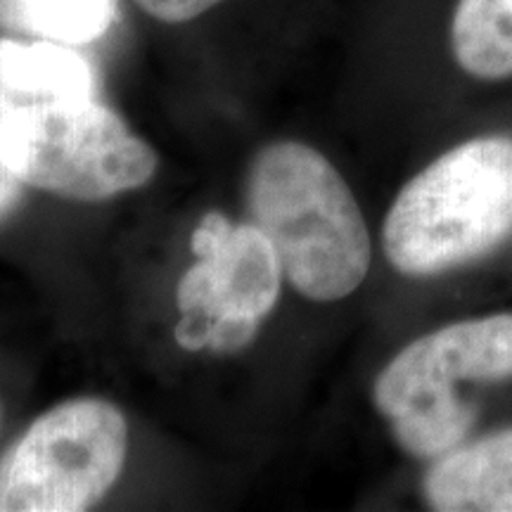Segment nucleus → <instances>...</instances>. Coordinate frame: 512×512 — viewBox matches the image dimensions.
Instances as JSON below:
<instances>
[{
    "mask_svg": "<svg viewBox=\"0 0 512 512\" xmlns=\"http://www.w3.org/2000/svg\"><path fill=\"white\" fill-rule=\"evenodd\" d=\"M145 15L164 24H185L207 15L211 8L223 0H133Z\"/></svg>",
    "mask_w": 512,
    "mask_h": 512,
    "instance_id": "11",
    "label": "nucleus"
},
{
    "mask_svg": "<svg viewBox=\"0 0 512 512\" xmlns=\"http://www.w3.org/2000/svg\"><path fill=\"white\" fill-rule=\"evenodd\" d=\"M512 235V136L470 138L403 185L382 228L401 275L432 278L496 252Z\"/></svg>",
    "mask_w": 512,
    "mask_h": 512,
    "instance_id": "2",
    "label": "nucleus"
},
{
    "mask_svg": "<svg viewBox=\"0 0 512 512\" xmlns=\"http://www.w3.org/2000/svg\"><path fill=\"white\" fill-rule=\"evenodd\" d=\"M422 496L437 512H512V427L432 460Z\"/></svg>",
    "mask_w": 512,
    "mask_h": 512,
    "instance_id": "7",
    "label": "nucleus"
},
{
    "mask_svg": "<svg viewBox=\"0 0 512 512\" xmlns=\"http://www.w3.org/2000/svg\"><path fill=\"white\" fill-rule=\"evenodd\" d=\"M0 83L15 98L81 100L95 95L91 62L74 46L0 38Z\"/></svg>",
    "mask_w": 512,
    "mask_h": 512,
    "instance_id": "8",
    "label": "nucleus"
},
{
    "mask_svg": "<svg viewBox=\"0 0 512 512\" xmlns=\"http://www.w3.org/2000/svg\"><path fill=\"white\" fill-rule=\"evenodd\" d=\"M451 53L467 76H512V0H458L448 27Z\"/></svg>",
    "mask_w": 512,
    "mask_h": 512,
    "instance_id": "9",
    "label": "nucleus"
},
{
    "mask_svg": "<svg viewBox=\"0 0 512 512\" xmlns=\"http://www.w3.org/2000/svg\"><path fill=\"white\" fill-rule=\"evenodd\" d=\"M10 105V93L5 91L3 83H0V124H3L5 112H8ZM22 181L12 174V169L5 164L3 155H0V221L10 214L12 209L17 207L19 197H22Z\"/></svg>",
    "mask_w": 512,
    "mask_h": 512,
    "instance_id": "12",
    "label": "nucleus"
},
{
    "mask_svg": "<svg viewBox=\"0 0 512 512\" xmlns=\"http://www.w3.org/2000/svg\"><path fill=\"white\" fill-rule=\"evenodd\" d=\"M119 0H0V29L12 36L88 46L112 29Z\"/></svg>",
    "mask_w": 512,
    "mask_h": 512,
    "instance_id": "10",
    "label": "nucleus"
},
{
    "mask_svg": "<svg viewBox=\"0 0 512 512\" xmlns=\"http://www.w3.org/2000/svg\"><path fill=\"white\" fill-rule=\"evenodd\" d=\"M512 380V313L467 318L403 347L373 384V403L401 451L437 460L463 444L477 411L460 387Z\"/></svg>",
    "mask_w": 512,
    "mask_h": 512,
    "instance_id": "3",
    "label": "nucleus"
},
{
    "mask_svg": "<svg viewBox=\"0 0 512 512\" xmlns=\"http://www.w3.org/2000/svg\"><path fill=\"white\" fill-rule=\"evenodd\" d=\"M247 216L278 254L285 280L311 302H339L361 287L373 245L354 192L311 145L278 140L247 174Z\"/></svg>",
    "mask_w": 512,
    "mask_h": 512,
    "instance_id": "1",
    "label": "nucleus"
},
{
    "mask_svg": "<svg viewBox=\"0 0 512 512\" xmlns=\"http://www.w3.org/2000/svg\"><path fill=\"white\" fill-rule=\"evenodd\" d=\"M126 453L128 425L114 403H60L0 460V512L93 508L117 484Z\"/></svg>",
    "mask_w": 512,
    "mask_h": 512,
    "instance_id": "5",
    "label": "nucleus"
},
{
    "mask_svg": "<svg viewBox=\"0 0 512 512\" xmlns=\"http://www.w3.org/2000/svg\"><path fill=\"white\" fill-rule=\"evenodd\" d=\"M195 264L181 275L176 342L185 351H207L211 325L238 320L261 328L280 299L285 273L271 240L252 223H230L209 211L192 233Z\"/></svg>",
    "mask_w": 512,
    "mask_h": 512,
    "instance_id": "6",
    "label": "nucleus"
},
{
    "mask_svg": "<svg viewBox=\"0 0 512 512\" xmlns=\"http://www.w3.org/2000/svg\"><path fill=\"white\" fill-rule=\"evenodd\" d=\"M0 155L24 185L79 202L143 188L159 164L155 150L95 98L10 95L0 124Z\"/></svg>",
    "mask_w": 512,
    "mask_h": 512,
    "instance_id": "4",
    "label": "nucleus"
}]
</instances>
